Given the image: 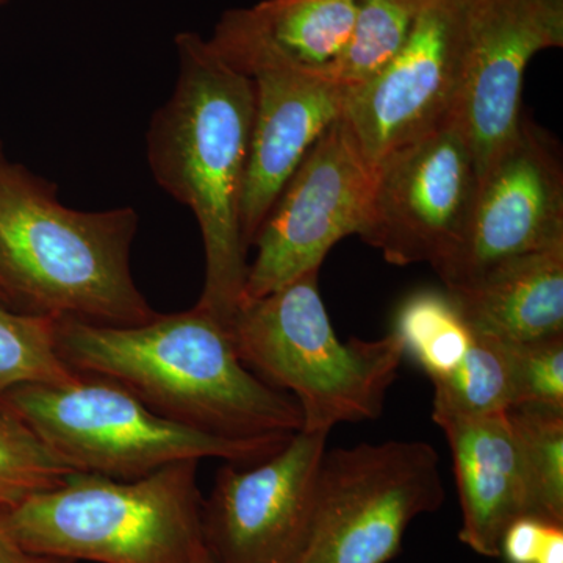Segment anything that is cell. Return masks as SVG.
<instances>
[{
	"label": "cell",
	"mask_w": 563,
	"mask_h": 563,
	"mask_svg": "<svg viewBox=\"0 0 563 563\" xmlns=\"http://www.w3.org/2000/svg\"><path fill=\"white\" fill-rule=\"evenodd\" d=\"M252 11L291 60L331 76L350 40L357 0H263Z\"/></svg>",
	"instance_id": "e0dca14e"
},
{
	"label": "cell",
	"mask_w": 563,
	"mask_h": 563,
	"mask_svg": "<svg viewBox=\"0 0 563 563\" xmlns=\"http://www.w3.org/2000/svg\"><path fill=\"white\" fill-rule=\"evenodd\" d=\"M176 46L179 76L172 99L152 118L147 155L155 180L190 207L201 229L206 280L196 306L231 324L250 269L240 211L254 87L198 33H180Z\"/></svg>",
	"instance_id": "7a4b0ae2"
},
{
	"label": "cell",
	"mask_w": 563,
	"mask_h": 563,
	"mask_svg": "<svg viewBox=\"0 0 563 563\" xmlns=\"http://www.w3.org/2000/svg\"><path fill=\"white\" fill-rule=\"evenodd\" d=\"M477 335L525 343L563 333V243L446 290Z\"/></svg>",
	"instance_id": "2e32d148"
},
{
	"label": "cell",
	"mask_w": 563,
	"mask_h": 563,
	"mask_svg": "<svg viewBox=\"0 0 563 563\" xmlns=\"http://www.w3.org/2000/svg\"><path fill=\"white\" fill-rule=\"evenodd\" d=\"M506 412L523 457L531 517L563 526V412L531 406Z\"/></svg>",
	"instance_id": "ffe728a7"
},
{
	"label": "cell",
	"mask_w": 563,
	"mask_h": 563,
	"mask_svg": "<svg viewBox=\"0 0 563 563\" xmlns=\"http://www.w3.org/2000/svg\"><path fill=\"white\" fill-rule=\"evenodd\" d=\"M432 420L453 454L462 507L459 540L483 558H499L507 526L531 517L523 457L509 417L454 412L432 404Z\"/></svg>",
	"instance_id": "9a60e30c"
},
{
	"label": "cell",
	"mask_w": 563,
	"mask_h": 563,
	"mask_svg": "<svg viewBox=\"0 0 563 563\" xmlns=\"http://www.w3.org/2000/svg\"><path fill=\"white\" fill-rule=\"evenodd\" d=\"M74 470L20 420L0 409V507L14 509L60 485Z\"/></svg>",
	"instance_id": "603a6c76"
},
{
	"label": "cell",
	"mask_w": 563,
	"mask_h": 563,
	"mask_svg": "<svg viewBox=\"0 0 563 563\" xmlns=\"http://www.w3.org/2000/svg\"><path fill=\"white\" fill-rule=\"evenodd\" d=\"M0 409L20 418L74 472L133 481L181 461H262L292 435L228 439L152 412L107 377L77 374L66 384L11 388Z\"/></svg>",
	"instance_id": "8992f818"
},
{
	"label": "cell",
	"mask_w": 563,
	"mask_h": 563,
	"mask_svg": "<svg viewBox=\"0 0 563 563\" xmlns=\"http://www.w3.org/2000/svg\"><path fill=\"white\" fill-rule=\"evenodd\" d=\"M533 563H563V526H547Z\"/></svg>",
	"instance_id": "4316f807"
},
{
	"label": "cell",
	"mask_w": 563,
	"mask_h": 563,
	"mask_svg": "<svg viewBox=\"0 0 563 563\" xmlns=\"http://www.w3.org/2000/svg\"><path fill=\"white\" fill-rule=\"evenodd\" d=\"M55 342L73 372L114 380L152 412L196 431L262 439L302 429L296 399L255 376L229 324L202 307L133 325L57 320Z\"/></svg>",
	"instance_id": "6da1fadb"
},
{
	"label": "cell",
	"mask_w": 563,
	"mask_h": 563,
	"mask_svg": "<svg viewBox=\"0 0 563 563\" xmlns=\"http://www.w3.org/2000/svg\"><path fill=\"white\" fill-rule=\"evenodd\" d=\"M328 435L301 429L262 461L221 466L202 504L214 563H298Z\"/></svg>",
	"instance_id": "8fae6325"
},
{
	"label": "cell",
	"mask_w": 563,
	"mask_h": 563,
	"mask_svg": "<svg viewBox=\"0 0 563 563\" xmlns=\"http://www.w3.org/2000/svg\"><path fill=\"white\" fill-rule=\"evenodd\" d=\"M439 454L424 442L324 451L309 537L298 563H387L415 518L444 501Z\"/></svg>",
	"instance_id": "52a82bcc"
},
{
	"label": "cell",
	"mask_w": 563,
	"mask_h": 563,
	"mask_svg": "<svg viewBox=\"0 0 563 563\" xmlns=\"http://www.w3.org/2000/svg\"><path fill=\"white\" fill-rule=\"evenodd\" d=\"M465 0H426L406 46L374 79L344 92L342 118L372 168L454 114Z\"/></svg>",
	"instance_id": "5bb4252c"
},
{
	"label": "cell",
	"mask_w": 563,
	"mask_h": 563,
	"mask_svg": "<svg viewBox=\"0 0 563 563\" xmlns=\"http://www.w3.org/2000/svg\"><path fill=\"white\" fill-rule=\"evenodd\" d=\"M550 523L533 517H520L507 526L499 544V558L506 563H533Z\"/></svg>",
	"instance_id": "d4e9b609"
},
{
	"label": "cell",
	"mask_w": 563,
	"mask_h": 563,
	"mask_svg": "<svg viewBox=\"0 0 563 563\" xmlns=\"http://www.w3.org/2000/svg\"><path fill=\"white\" fill-rule=\"evenodd\" d=\"M563 46V0H465L461 90L454 118L481 179L518 133L525 70L537 52Z\"/></svg>",
	"instance_id": "7c38bea8"
},
{
	"label": "cell",
	"mask_w": 563,
	"mask_h": 563,
	"mask_svg": "<svg viewBox=\"0 0 563 563\" xmlns=\"http://www.w3.org/2000/svg\"><path fill=\"white\" fill-rule=\"evenodd\" d=\"M139 214L79 211L0 152V303L14 312L102 325L154 318L131 269Z\"/></svg>",
	"instance_id": "3957f363"
},
{
	"label": "cell",
	"mask_w": 563,
	"mask_h": 563,
	"mask_svg": "<svg viewBox=\"0 0 563 563\" xmlns=\"http://www.w3.org/2000/svg\"><path fill=\"white\" fill-rule=\"evenodd\" d=\"M318 277L320 272L303 274L242 303L229 328L244 365L296 399L303 431L331 432L340 422L383 415L406 354L395 332L344 343L322 302Z\"/></svg>",
	"instance_id": "5b68a950"
},
{
	"label": "cell",
	"mask_w": 563,
	"mask_h": 563,
	"mask_svg": "<svg viewBox=\"0 0 563 563\" xmlns=\"http://www.w3.org/2000/svg\"><path fill=\"white\" fill-rule=\"evenodd\" d=\"M432 385L433 406L470 415L506 412L514 406L509 344L474 333L461 363Z\"/></svg>",
	"instance_id": "44dd1931"
},
{
	"label": "cell",
	"mask_w": 563,
	"mask_h": 563,
	"mask_svg": "<svg viewBox=\"0 0 563 563\" xmlns=\"http://www.w3.org/2000/svg\"><path fill=\"white\" fill-rule=\"evenodd\" d=\"M198 465L176 462L133 481L74 472L10 509V526L29 550L73 562L214 563Z\"/></svg>",
	"instance_id": "277c9868"
},
{
	"label": "cell",
	"mask_w": 563,
	"mask_h": 563,
	"mask_svg": "<svg viewBox=\"0 0 563 563\" xmlns=\"http://www.w3.org/2000/svg\"><path fill=\"white\" fill-rule=\"evenodd\" d=\"M5 2H7V0H0V5H2V3H5ZM0 152H2V151H0Z\"/></svg>",
	"instance_id": "83f0119b"
},
{
	"label": "cell",
	"mask_w": 563,
	"mask_h": 563,
	"mask_svg": "<svg viewBox=\"0 0 563 563\" xmlns=\"http://www.w3.org/2000/svg\"><path fill=\"white\" fill-rule=\"evenodd\" d=\"M54 318L14 312L0 303V401L25 384H66L76 379L58 354Z\"/></svg>",
	"instance_id": "7402d4cb"
},
{
	"label": "cell",
	"mask_w": 563,
	"mask_h": 563,
	"mask_svg": "<svg viewBox=\"0 0 563 563\" xmlns=\"http://www.w3.org/2000/svg\"><path fill=\"white\" fill-rule=\"evenodd\" d=\"M391 332L401 339L404 354L421 366L431 383L453 372L474 340L448 291L413 292L399 307Z\"/></svg>",
	"instance_id": "ac0fdd59"
},
{
	"label": "cell",
	"mask_w": 563,
	"mask_h": 563,
	"mask_svg": "<svg viewBox=\"0 0 563 563\" xmlns=\"http://www.w3.org/2000/svg\"><path fill=\"white\" fill-rule=\"evenodd\" d=\"M374 168L340 117L307 152L265 218L252 246L243 301L261 299L303 274L320 272L340 240L361 233Z\"/></svg>",
	"instance_id": "30bf717a"
},
{
	"label": "cell",
	"mask_w": 563,
	"mask_h": 563,
	"mask_svg": "<svg viewBox=\"0 0 563 563\" xmlns=\"http://www.w3.org/2000/svg\"><path fill=\"white\" fill-rule=\"evenodd\" d=\"M563 243L561 146L529 118L481 179L465 235L435 273L446 290Z\"/></svg>",
	"instance_id": "4fadbf2b"
},
{
	"label": "cell",
	"mask_w": 563,
	"mask_h": 563,
	"mask_svg": "<svg viewBox=\"0 0 563 563\" xmlns=\"http://www.w3.org/2000/svg\"><path fill=\"white\" fill-rule=\"evenodd\" d=\"M0 563H74L68 559L38 554L29 550L14 536L9 521V510L0 507Z\"/></svg>",
	"instance_id": "484cf974"
},
{
	"label": "cell",
	"mask_w": 563,
	"mask_h": 563,
	"mask_svg": "<svg viewBox=\"0 0 563 563\" xmlns=\"http://www.w3.org/2000/svg\"><path fill=\"white\" fill-rule=\"evenodd\" d=\"M479 185L476 155L453 114L374 168L358 235L391 265L437 269L461 244Z\"/></svg>",
	"instance_id": "9c48e42d"
},
{
	"label": "cell",
	"mask_w": 563,
	"mask_h": 563,
	"mask_svg": "<svg viewBox=\"0 0 563 563\" xmlns=\"http://www.w3.org/2000/svg\"><path fill=\"white\" fill-rule=\"evenodd\" d=\"M507 344L512 365V407H543L563 412V333Z\"/></svg>",
	"instance_id": "cb8c5ba5"
},
{
	"label": "cell",
	"mask_w": 563,
	"mask_h": 563,
	"mask_svg": "<svg viewBox=\"0 0 563 563\" xmlns=\"http://www.w3.org/2000/svg\"><path fill=\"white\" fill-rule=\"evenodd\" d=\"M426 0H357L350 40L331 77L351 91L374 79L402 51Z\"/></svg>",
	"instance_id": "d6986e66"
},
{
	"label": "cell",
	"mask_w": 563,
	"mask_h": 563,
	"mask_svg": "<svg viewBox=\"0 0 563 563\" xmlns=\"http://www.w3.org/2000/svg\"><path fill=\"white\" fill-rule=\"evenodd\" d=\"M254 87V128L242 196V232L252 246L307 152L342 117L343 88L276 46L252 9L222 14L209 40Z\"/></svg>",
	"instance_id": "ba28073f"
}]
</instances>
